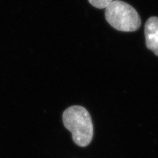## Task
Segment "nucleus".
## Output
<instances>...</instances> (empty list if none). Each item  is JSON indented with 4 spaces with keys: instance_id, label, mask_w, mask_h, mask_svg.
I'll use <instances>...</instances> for the list:
<instances>
[{
    "instance_id": "1",
    "label": "nucleus",
    "mask_w": 158,
    "mask_h": 158,
    "mask_svg": "<svg viewBox=\"0 0 158 158\" xmlns=\"http://www.w3.org/2000/svg\"><path fill=\"white\" fill-rule=\"evenodd\" d=\"M64 127L72 133L74 143L79 147H86L93 138L92 118L86 108L73 106L67 108L62 115Z\"/></svg>"
},
{
    "instance_id": "2",
    "label": "nucleus",
    "mask_w": 158,
    "mask_h": 158,
    "mask_svg": "<svg viewBox=\"0 0 158 158\" xmlns=\"http://www.w3.org/2000/svg\"><path fill=\"white\" fill-rule=\"evenodd\" d=\"M105 16L108 23L118 31H135L141 25V18L135 8L120 0L112 1L106 7Z\"/></svg>"
},
{
    "instance_id": "3",
    "label": "nucleus",
    "mask_w": 158,
    "mask_h": 158,
    "mask_svg": "<svg viewBox=\"0 0 158 158\" xmlns=\"http://www.w3.org/2000/svg\"><path fill=\"white\" fill-rule=\"evenodd\" d=\"M144 33L147 48L158 56V17H151L147 20Z\"/></svg>"
},
{
    "instance_id": "4",
    "label": "nucleus",
    "mask_w": 158,
    "mask_h": 158,
    "mask_svg": "<svg viewBox=\"0 0 158 158\" xmlns=\"http://www.w3.org/2000/svg\"><path fill=\"white\" fill-rule=\"evenodd\" d=\"M112 1L114 0H89L91 5L99 9L106 8Z\"/></svg>"
}]
</instances>
